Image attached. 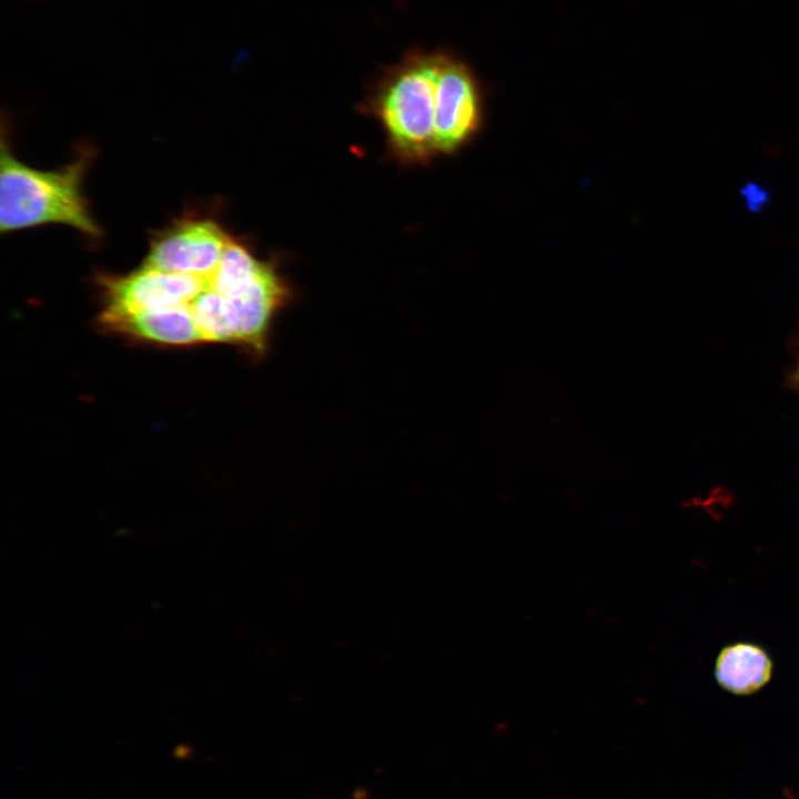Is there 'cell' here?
<instances>
[{"label": "cell", "instance_id": "6da1fadb", "mask_svg": "<svg viewBox=\"0 0 799 799\" xmlns=\"http://www.w3.org/2000/svg\"><path fill=\"white\" fill-rule=\"evenodd\" d=\"M90 156L80 154L59 170L41 171L17 160L1 142L0 231L12 232L42 224H63L87 236L98 237L94 221L82 192Z\"/></svg>", "mask_w": 799, "mask_h": 799}, {"label": "cell", "instance_id": "7a4b0ae2", "mask_svg": "<svg viewBox=\"0 0 799 799\" xmlns=\"http://www.w3.org/2000/svg\"><path fill=\"white\" fill-rule=\"evenodd\" d=\"M438 52L413 49L386 69L368 108L402 161L419 163L437 154L435 138Z\"/></svg>", "mask_w": 799, "mask_h": 799}, {"label": "cell", "instance_id": "3957f363", "mask_svg": "<svg viewBox=\"0 0 799 799\" xmlns=\"http://www.w3.org/2000/svg\"><path fill=\"white\" fill-rule=\"evenodd\" d=\"M482 124V97L469 67L452 53L438 52L435 138L437 153L467 143Z\"/></svg>", "mask_w": 799, "mask_h": 799}, {"label": "cell", "instance_id": "277c9868", "mask_svg": "<svg viewBox=\"0 0 799 799\" xmlns=\"http://www.w3.org/2000/svg\"><path fill=\"white\" fill-rule=\"evenodd\" d=\"M230 235L205 218H185L160 232L142 263L175 274L206 275L218 266Z\"/></svg>", "mask_w": 799, "mask_h": 799}, {"label": "cell", "instance_id": "5b68a950", "mask_svg": "<svg viewBox=\"0 0 799 799\" xmlns=\"http://www.w3.org/2000/svg\"><path fill=\"white\" fill-rule=\"evenodd\" d=\"M773 664L765 648L754 643L738 641L725 646L715 661V678L719 686L734 695H751L766 686L772 677Z\"/></svg>", "mask_w": 799, "mask_h": 799}, {"label": "cell", "instance_id": "8992f818", "mask_svg": "<svg viewBox=\"0 0 799 799\" xmlns=\"http://www.w3.org/2000/svg\"><path fill=\"white\" fill-rule=\"evenodd\" d=\"M745 195H747L748 204H750V205L754 204L752 210H755V211L758 210V205L761 206L762 202L765 203V198H766L765 192L755 185L747 186Z\"/></svg>", "mask_w": 799, "mask_h": 799}, {"label": "cell", "instance_id": "52a82bcc", "mask_svg": "<svg viewBox=\"0 0 799 799\" xmlns=\"http://www.w3.org/2000/svg\"><path fill=\"white\" fill-rule=\"evenodd\" d=\"M352 799H370V797L365 789L358 788L353 792Z\"/></svg>", "mask_w": 799, "mask_h": 799}, {"label": "cell", "instance_id": "ba28073f", "mask_svg": "<svg viewBox=\"0 0 799 799\" xmlns=\"http://www.w3.org/2000/svg\"><path fill=\"white\" fill-rule=\"evenodd\" d=\"M797 377H798V382H799V368H798V372H797Z\"/></svg>", "mask_w": 799, "mask_h": 799}]
</instances>
